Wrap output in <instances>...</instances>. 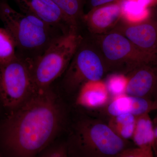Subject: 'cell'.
<instances>
[{
  "label": "cell",
  "mask_w": 157,
  "mask_h": 157,
  "mask_svg": "<svg viewBox=\"0 0 157 157\" xmlns=\"http://www.w3.org/2000/svg\"><path fill=\"white\" fill-rule=\"evenodd\" d=\"M63 112L50 88L36 91L12 110L0 128V142L10 157H36L60 128Z\"/></svg>",
  "instance_id": "cell-1"
},
{
  "label": "cell",
  "mask_w": 157,
  "mask_h": 157,
  "mask_svg": "<svg viewBox=\"0 0 157 157\" xmlns=\"http://www.w3.org/2000/svg\"><path fill=\"white\" fill-rule=\"evenodd\" d=\"M66 145L69 157H117L131 147L129 140L118 136L107 122L93 117L76 122Z\"/></svg>",
  "instance_id": "cell-2"
},
{
  "label": "cell",
  "mask_w": 157,
  "mask_h": 157,
  "mask_svg": "<svg viewBox=\"0 0 157 157\" xmlns=\"http://www.w3.org/2000/svg\"><path fill=\"white\" fill-rule=\"evenodd\" d=\"M0 19L14 39L17 48L22 52L20 55L24 53L26 58L41 55L61 35H57L58 29L33 15L16 11L4 0L0 1Z\"/></svg>",
  "instance_id": "cell-3"
},
{
  "label": "cell",
  "mask_w": 157,
  "mask_h": 157,
  "mask_svg": "<svg viewBox=\"0 0 157 157\" xmlns=\"http://www.w3.org/2000/svg\"><path fill=\"white\" fill-rule=\"evenodd\" d=\"M82 42L77 31L62 34L55 39L43 53L30 59L31 70L38 90L49 88L67 69Z\"/></svg>",
  "instance_id": "cell-4"
},
{
  "label": "cell",
  "mask_w": 157,
  "mask_h": 157,
  "mask_svg": "<svg viewBox=\"0 0 157 157\" xmlns=\"http://www.w3.org/2000/svg\"><path fill=\"white\" fill-rule=\"evenodd\" d=\"M36 91L30 59L17 53L11 62L0 64V100L4 107L12 111Z\"/></svg>",
  "instance_id": "cell-5"
},
{
  "label": "cell",
  "mask_w": 157,
  "mask_h": 157,
  "mask_svg": "<svg viewBox=\"0 0 157 157\" xmlns=\"http://www.w3.org/2000/svg\"><path fill=\"white\" fill-rule=\"evenodd\" d=\"M98 48L107 72L126 74L143 64L157 63V60L144 53L121 34L111 31L97 36Z\"/></svg>",
  "instance_id": "cell-6"
},
{
  "label": "cell",
  "mask_w": 157,
  "mask_h": 157,
  "mask_svg": "<svg viewBox=\"0 0 157 157\" xmlns=\"http://www.w3.org/2000/svg\"><path fill=\"white\" fill-rule=\"evenodd\" d=\"M67 70L65 84L70 91L79 89L88 82L102 80L107 72L104 59L98 48L81 46V44Z\"/></svg>",
  "instance_id": "cell-7"
},
{
  "label": "cell",
  "mask_w": 157,
  "mask_h": 157,
  "mask_svg": "<svg viewBox=\"0 0 157 157\" xmlns=\"http://www.w3.org/2000/svg\"><path fill=\"white\" fill-rule=\"evenodd\" d=\"M142 22H119L112 30L121 34L144 53L157 60V17Z\"/></svg>",
  "instance_id": "cell-8"
},
{
  "label": "cell",
  "mask_w": 157,
  "mask_h": 157,
  "mask_svg": "<svg viewBox=\"0 0 157 157\" xmlns=\"http://www.w3.org/2000/svg\"><path fill=\"white\" fill-rule=\"evenodd\" d=\"M21 11L33 15L63 34L76 31L63 11L52 0H14Z\"/></svg>",
  "instance_id": "cell-9"
},
{
  "label": "cell",
  "mask_w": 157,
  "mask_h": 157,
  "mask_svg": "<svg viewBox=\"0 0 157 157\" xmlns=\"http://www.w3.org/2000/svg\"><path fill=\"white\" fill-rule=\"evenodd\" d=\"M125 94L155 100L157 94V63L143 64L126 74Z\"/></svg>",
  "instance_id": "cell-10"
},
{
  "label": "cell",
  "mask_w": 157,
  "mask_h": 157,
  "mask_svg": "<svg viewBox=\"0 0 157 157\" xmlns=\"http://www.w3.org/2000/svg\"><path fill=\"white\" fill-rule=\"evenodd\" d=\"M121 19L120 0L91 9L84 14L82 20L91 33L96 34L106 33L113 29Z\"/></svg>",
  "instance_id": "cell-11"
},
{
  "label": "cell",
  "mask_w": 157,
  "mask_h": 157,
  "mask_svg": "<svg viewBox=\"0 0 157 157\" xmlns=\"http://www.w3.org/2000/svg\"><path fill=\"white\" fill-rule=\"evenodd\" d=\"M102 108L109 117L124 114L137 117L157 110V101L124 94L112 98Z\"/></svg>",
  "instance_id": "cell-12"
},
{
  "label": "cell",
  "mask_w": 157,
  "mask_h": 157,
  "mask_svg": "<svg viewBox=\"0 0 157 157\" xmlns=\"http://www.w3.org/2000/svg\"><path fill=\"white\" fill-rule=\"evenodd\" d=\"M78 90L76 104L86 109H101L111 100L105 82L102 80L88 82Z\"/></svg>",
  "instance_id": "cell-13"
},
{
  "label": "cell",
  "mask_w": 157,
  "mask_h": 157,
  "mask_svg": "<svg viewBox=\"0 0 157 157\" xmlns=\"http://www.w3.org/2000/svg\"><path fill=\"white\" fill-rule=\"evenodd\" d=\"M153 122L149 113L137 117L136 125L132 140L136 147H152L154 143Z\"/></svg>",
  "instance_id": "cell-14"
},
{
  "label": "cell",
  "mask_w": 157,
  "mask_h": 157,
  "mask_svg": "<svg viewBox=\"0 0 157 157\" xmlns=\"http://www.w3.org/2000/svg\"><path fill=\"white\" fill-rule=\"evenodd\" d=\"M121 19L129 24L138 23L151 16L149 9L140 5L137 0H120Z\"/></svg>",
  "instance_id": "cell-15"
},
{
  "label": "cell",
  "mask_w": 157,
  "mask_h": 157,
  "mask_svg": "<svg viewBox=\"0 0 157 157\" xmlns=\"http://www.w3.org/2000/svg\"><path fill=\"white\" fill-rule=\"evenodd\" d=\"M137 117L129 114L109 117L107 123L114 133L124 140H132L135 131Z\"/></svg>",
  "instance_id": "cell-16"
},
{
  "label": "cell",
  "mask_w": 157,
  "mask_h": 157,
  "mask_svg": "<svg viewBox=\"0 0 157 157\" xmlns=\"http://www.w3.org/2000/svg\"><path fill=\"white\" fill-rule=\"evenodd\" d=\"M63 11L72 25L77 29L78 21L82 19L84 0H52Z\"/></svg>",
  "instance_id": "cell-17"
},
{
  "label": "cell",
  "mask_w": 157,
  "mask_h": 157,
  "mask_svg": "<svg viewBox=\"0 0 157 157\" xmlns=\"http://www.w3.org/2000/svg\"><path fill=\"white\" fill-rule=\"evenodd\" d=\"M16 43L5 28H0V64L11 62L17 56Z\"/></svg>",
  "instance_id": "cell-18"
},
{
  "label": "cell",
  "mask_w": 157,
  "mask_h": 157,
  "mask_svg": "<svg viewBox=\"0 0 157 157\" xmlns=\"http://www.w3.org/2000/svg\"><path fill=\"white\" fill-rule=\"evenodd\" d=\"M105 84L111 99L125 94L128 78L126 74L114 73L107 77Z\"/></svg>",
  "instance_id": "cell-19"
},
{
  "label": "cell",
  "mask_w": 157,
  "mask_h": 157,
  "mask_svg": "<svg viewBox=\"0 0 157 157\" xmlns=\"http://www.w3.org/2000/svg\"><path fill=\"white\" fill-rule=\"evenodd\" d=\"M117 157H155L152 147H131L123 151Z\"/></svg>",
  "instance_id": "cell-20"
},
{
  "label": "cell",
  "mask_w": 157,
  "mask_h": 157,
  "mask_svg": "<svg viewBox=\"0 0 157 157\" xmlns=\"http://www.w3.org/2000/svg\"><path fill=\"white\" fill-rule=\"evenodd\" d=\"M40 157H69L66 144L54 145L47 147Z\"/></svg>",
  "instance_id": "cell-21"
},
{
  "label": "cell",
  "mask_w": 157,
  "mask_h": 157,
  "mask_svg": "<svg viewBox=\"0 0 157 157\" xmlns=\"http://www.w3.org/2000/svg\"><path fill=\"white\" fill-rule=\"evenodd\" d=\"M118 0H89V4L91 9L107 4L114 2Z\"/></svg>",
  "instance_id": "cell-22"
},
{
  "label": "cell",
  "mask_w": 157,
  "mask_h": 157,
  "mask_svg": "<svg viewBox=\"0 0 157 157\" xmlns=\"http://www.w3.org/2000/svg\"><path fill=\"white\" fill-rule=\"evenodd\" d=\"M153 122L154 130V143L153 149L154 152L155 157H157V118H155Z\"/></svg>",
  "instance_id": "cell-23"
},
{
  "label": "cell",
  "mask_w": 157,
  "mask_h": 157,
  "mask_svg": "<svg viewBox=\"0 0 157 157\" xmlns=\"http://www.w3.org/2000/svg\"><path fill=\"white\" fill-rule=\"evenodd\" d=\"M138 3L143 7L149 9L157 4V0H137Z\"/></svg>",
  "instance_id": "cell-24"
},
{
  "label": "cell",
  "mask_w": 157,
  "mask_h": 157,
  "mask_svg": "<svg viewBox=\"0 0 157 157\" xmlns=\"http://www.w3.org/2000/svg\"><path fill=\"white\" fill-rule=\"evenodd\" d=\"M155 100H156V101H157V94L156 95V97Z\"/></svg>",
  "instance_id": "cell-25"
}]
</instances>
